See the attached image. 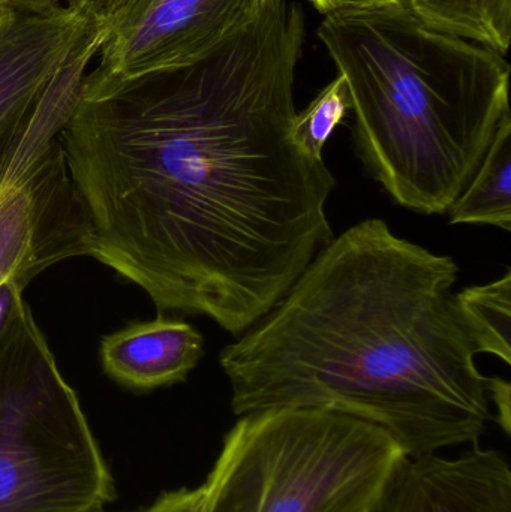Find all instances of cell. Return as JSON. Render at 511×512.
<instances>
[{"mask_svg": "<svg viewBox=\"0 0 511 512\" xmlns=\"http://www.w3.org/2000/svg\"><path fill=\"white\" fill-rule=\"evenodd\" d=\"M305 17L269 0L203 59L96 92L62 131L90 258L242 336L333 239L336 180L290 137Z\"/></svg>", "mask_w": 511, "mask_h": 512, "instance_id": "obj_1", "label": "cell"}, {"mask_svg": "<svg viewBox=\"0 0 511 512\" xmlns=\"http://www.w3.org/2000/svg\"><path fill=\"white\" fill-rule=\"evenodd\" d=\"M455 259L366 219L333 237L219 364L237 417L336 412L381 427L410 459L473 444L495 420L459 318Z\"/></svg>", "mask_w": 511, "mask_h": 512, "instance_id": "obj_2", "label": "cell"}, {"mask_svg": "<svg viewBox=\"0 0 511 512\" xmlns=\"http://www.w3.org/2000/svg\"><path fill=\"white\" fill-rule=\"evenodd\" d=\"M318 38L347 81L366 173L398 206L446 215L510 119V66L404 6L326 15Z\"/></svg>", "mask_w": 511, "mask_h": 512, "instance_id": "obj_3", "label": "cell"}, {"mask_svg": "<svg viewBox=\"0 0 511 512\" xmlns=\"http://www.w3.org/2000/svg\"><path fill=\"white\" fill-rule=\"evenodd\" d=\"M408 459L381 427L308 408L242 415L204 481V512H372Z\"/></svg>", "mask_w": 511, "mask_h": 512, "instance_id": "obj_4", "label": "cell"}, {"mask_svg": "<svg viewBox=\"0 0 511 512\" xmlns=\"http://www.w3.org/2000/svg\"><path fill=\"white\" fill-rule=\"evenodd\" d=\"M110 469L24 294L0 328V512H104Z\"/></svg>", "mask_w": 511, "mask_h": 512, "instance_id": "obj_5", "label": "cell"}, {"mask_svg": "<svg viewBox=\"0 0 511 512\" xmlns=\"http://www.w3.org/2000/svg\"><path fill=\"white\" fill-rule=\"evenodd\" d=\"M86 69L77 57L63 65L0 162V286H27L59 262L89 256L62 144Z\"/></svg>", "mask_w": 511, "mask_h": 512, "instance_id": "obj_6", "label": "cell"}, {"mask_svg": "<svg viewBox=\"0 0 511 512\" xmlns=\"http://www.w3.org/2000/svg\"><path fill=\"white\" fill-rule=\"evenodd\" d=\"M269 0H95L102 29L96 66L81 90L96 92L191 65L254 23Z\"/></svg>", "mask_w": 511, "mask_h": 512, "instance_id": "obj_7", "label": "cell"}, {"mask_svg": "<svg viewBox=\"0 0 511 512\" xmlns=\"http://www.w3.org/2000/svg\"><path fill=\"white\" fill-rule=\"evenodd\" d=\"M92 11L0 15V162L89 26Z\"/></svg>", "mask_w": 511, "mask_h": 512, "instance_id": "obj_8", "label": "cell"}, {"mask_svg": "<svg viewBox=\"0 0 511 512\" xmlns=\"http://www.w3.org/2000/svg\"><path fill=\"white\" fill-rule=\"evenodd\" d=\"M372 512H511L509 459L479 445L456 457H408Z\"/></svg>", "mask_w": 511, "mask_h": 512, "instance_id": "obj_9", "label": "cell"}, {"mask_svg": "<svg viewBox=\"0 0 511 512\" xmlns=\"http://www.w3.org/2000/svg\"><path fill=\"white\" fill-rule=\"evenodd\" d=\"M99 352L114 381L147 391L185 381L203 358L204 339L189 322L159 316L105 336Z\"/></svg>", "mask_w": 511, "mask_h": 512, "instance_id": "obj_10", "label": "cell"}, {"mask_svg": "<svg viewBox=\"0 0 511 512\" xmlns=\"http://www.w3.org/2000/svg\"><path fill=\"white\" fill-rule=\"evenodd\" d=\"M450 224L511 231V117L498 129L471 182L450 207Z\"/></svg>", "mask_w": 511, "mask_h": 512, "instance_id": "obj_11", "label": "cell"}, {"mask_svg": "<svg viewBox=\"0 0 511 512\" xmlns=\"http://www.w3.org/2000/svg\"><path fill=\"white\" fill-rule=\"evenodd\" d=\"M417 20L507 57L511 42V0H402Z\"/></svg>", "mask_w": 511, "mask_h": 512, "instance_id": "obj_12", "label": "cell"}, {"mask_svg": "<svg viewBox=\"0 0 511 512\" xmlns=\"http://www.w3.org/2000/svg\"><path fill=\"white\" fill-rule=\"evenodd\" d=\"M459 318L477 354H491L511 364V270L485 285H473L455 294Z\"/></svg>", "mask_w": 511, "mask_h": 512, "instance_id": "obj_13", "label": "cell"}, {"mask_svg": "<svg viewBox=\"0 0 511 512\" xmlns=\"http://www.w3.org/2000/svg\"><path fill=\"white\" fill-rule=\"evenodd\" d=\"M350 110V90L345 78L338 74L306 110L294 114L290 126L291 140L309 158L324 161V146Z\"/></svg>", "mask_w": 511, "mask_h": 512, "instance_id": "obj_14", "label": "cell"}, {"mask_svg": "<svg viewBox=\"0 0 511 512\" xmlns=\"http://www.w3.org/2000/svg\"><path fill=\"white\" fill-rule=\"evenodd\" d=\"M141 512H204V487L165 492Z\"/></svg>", "mask_w": 511, "mask_h": 512, "instance_id": "obj_15", "label": "cell"}, {"mask_svg": "<svg viewBox=\"0 0 511 512\" xmlns=\"http://www.w3.org/2000/svg\"><path fill=\"white\" fill-rule=\"evenodd\" d=\"M311 2L324 15L387 8V6H402V0H311Z\"/></svg>", "mask_w": 511, "mask_h": 512, "instance_id": "obj_16", "label": "cell"}, {"mask_svg": "<svg viewBox=\"0 0 511 512\" xmlns=\"http://www.w3.org/2000/svg\"><path fill=\"white\" fill-rule=\"evenodd\" d=\"M488 390L491 403L498 409V424L503 427L504 432L510 433V382L501 378H489Z\"/></svg>", "mask_w": 511, "mask_h": 512, "instance_id": "obj_17", "label": "cell"}, {"mask_svg": "<svg viewBox=\"0 0 511 512\" xmlns=\"http://www.w3.org/2000/svg\"><path fill=\"white\" fill-rule=\"evenodd\" d=\"M9 9L18 12H50L65 6L66 0H2Z\"/></svg>", "mask_w": 511, "mask_h": 512, "instance_id": "obj_18", "label": "cell"}, {"mask_svg": "<svg viewBox=\"0 0 511 512\" xmlns=\"http://www.w3.org/2000/svg\"><path fill=\"white\" fill-rule=\"evenodd\" d=\"M65 6L75 11H87V0H66Z\"/></svg>", "mask_w": 511, "mask_h": 512, "instance_id": "obj_19", "label": "cell"}, {"mask_svg": "<svg viewBox=\"0 0 511 512\" xmlns=\"http://www.w3.org/2000/svg\"><path fill=\"white\" fill-rule=\"evenodd\" d=\"M8 9V6H6L5 3H3L2 0H0V15H2L3 12L8 11Z\"/></svg>", "mask_w": 511, "mask_h": 512, "instance_id": "obj_20", "label": "cell"}, {"mask_svg": "<svg viewBox=\"0 0 511 512\" xmlns=\"http://www.w3.org/2000/svg\"><path fill=\"white\" fill-rule=\"evenodd\" d=\"M93 2H95V0H87V9H89V6L92 5Z\"/></svg>", "mask_w": 511, "mask_h": 512, "instance_id": "obj_21", "label": "cell"}]
</instances>
